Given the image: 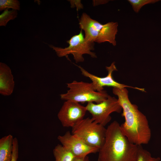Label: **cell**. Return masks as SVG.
<instances>
[{
	"label": "cell",
	"instance_id": "1",
	"mask_svg": "<svg viewBox=\"0 0 161 161\" xmlns=\"http://www.w3.org/2000/svg\"><path fill=\"white\" fill-rule=\"evenodd\" d=\"M139 145L130 142L114 121L106 128L104 143L99 151L98 161H136Z\"/></svg>",
	"mask_w": 161,
	"mask_h": 161
},
{
	"label": "cell",
	"instance_id": "2",
	"mask_svg": "<svg viewBox=\"0 0 161 161\" xmlns=\"http://www.w3.org/2000/svg\"><path fill=\"white\" fill-rule=\"evenodd\" d=\"M119 103L123 110L121 115L125 119L120 125L123 134L134 144H148L151 131L145 116L139 110L137 105L131 103L128 97L122 98Z\"/></svg>",
	"mask_w": 161,
	"mask_h": 161
},
{
	"label": "cell",
	"instance_id": "3",
	"mask_svg": "<svg viewBox=\"0 0 161 161\" xmlns=\"http://www.w3.org/2000/svg\"><path fill=\"white\" fill-rule=\"evenodd\" d=\"M79 21V27L84 31L85 38L87 41L98 43L108 42L114 46L116 45L117 22H111L102 24L86 13H82Z\"/></svg>",
	"mask_w": 161,
	"mask_h": 161
},
{
	"label": "cell",
	"instance_id": "4",
	"mask_svg": "<svg viewBox=\"0 0 161 161\" xmlns=\"http://www.w3.org/2000/svg\"><path fill=\"white\" fill-rule=\"evenodd\" d=\"M69 88L65 93L60 95L61 100L78 103H100L106 99L109 95L106 91L98 92L94 89L92 83L74 80L66 83Z\"/></svg>",
	"mask_w": 161,
	"mask_h": 161
},
{
	"label": "cell",
	"instance_id": "5",
	"mask_svg": "<svg viewBox=\"0 0 161 161\" xmlns=\"http://www.w3.org/2000/svg\"><path fill=\"white\" fill-rule=\"evenodd\" d=\"M91 118L83 119L72 128V133L82 139L87 144L99 150L105 141L106 129Z\"/></svg>",
	"mask_w": 161,
	"mask_h": 161
},
{
	"label": "cell",
	"instance_id": "6",
	"mask_svg": "<svg viewBox=\"0 0 161 161\" xmlns=\"http://www.w3.org/2000/svg\"><path fill=\"white\" fill-rule=\"evenodd\" d=\"M69 46L65 48L55 47L52 45H49V47L53 49L59 57L67 56L72 54L74 59L76 63L82 62L84 61L83 55L88 54L93 58H97L95 53L92 52L93 50L94 43L86 40L81 30L79 33L72 36L66 41Z\"/></svg>",
	"mask_w": 161,
	"mask_h": 161
},
{
	"label": "cell",
	"instance_id": "7",
	"mask_svg": "<svg viewBox=\"0 0 161 161\" xmlns=\"http://www.w3.org/2000/svg\"><path fill=\"white\" fill-rule=\"evenodd\" d=\"M85 106L87 111L91 114L93 120L104 126L111 120L110 115L112 113H120L122 110L117 99L109 95L100 103L89 102Z\"/></svg>",
	"mask_w": 161,
	"mask_h": 161
},
{
	"label": "cell",
	"instance_id": "8",
	"mask_svg": "<svg viewBox=\"0 0 161 161\" xmlns=\"http://www.w3.org/2000/svg\"><path fill=\"white\" fill-rule=\"evenodd\" d=\"M86 111V106L79 103L66 100L59 110L58 117L63 127L72 128L84 119Z\"/></svg>",
	"mask_w": 161,
	"mask_h": 161
},
{
	"label": "cell",
	"instance_id": "9",
	"mask_svg": "<svg viewBox=\"0 0 161 161\" xmlns=\"http://www.w3.org/2000/svg\"><path fill=\"white\" fill-rule=\"evenodd\" d=\"M75 65L77 66L80 69L81 74L83 76L89 78L92 80L91 83L93 87L94 90L96 91L101 92L103 90V87L107 86L120 89L129 87L136 89L142 92H145L144 88L133 87L120 83L116 81L112 76L113 72L117 70L115 66L114 62H112L110 66L106 67V69L108 72V74L106 76L103 77H99L92 74L80 66Z\"/></svg>",
	"mask_w": 161,
	"mask_h": 161
},
{
	"label": "cell",
	"instance_id": "10",
	"mask_svg": "<svg viewBox=\"0 0 161 161\" xmlns=\"http://www.w3.org/2000/svg\"><path fill=\"white\" fill-rule=\"evenodd\" d=\"M58 139L61 145L70 151L75 157L87 156L91 153L98 152L99 149L89 146L76 135L67 131L64 135H59Z\"/></svg>",
	"mask_w": 161,
	"mask_h": 161
},
{
	"label": "cell",
	"instance_id": "11",
	"mask_svg": "<svg viewBox=\"0 0 161 161\" xmlns=\"http://www.w3.org/2000/svg\"><path fill=\"white\" fill-rule=\"evenodd\" d=\"M15 82L10 67L6 64L0 63V93L5 96L11 95Z\"/></svg>",
	"mask_w": 161,
	"mask_h": 161
},
{
	"label": "cell",
	"instance_id": "12",
	"mask_svg": "<svg viewBox=\"0 0 161 161\" xmlns=\"http://www.w3.org/2000/svg\"><path fill=\"white\" fill-rule=\"evenodd\" d=\"M14 138L10 134L0 139V161H11Z\"/></svg>",
	"mask_w": 161,
	"mask_h": 161
},
{
	"label": "cell",
	"instance_id": "13",
	"mask_svg": "<svg viewBox=\"0 0 161 161\" xmlns=\"http://www.w3.org/2000/svg\"><path fill=\"white\" fill-rule=\"evenodd\" d=\"M53 153L55 161H72L75 157L70 151L60 144L55 146Z\"/></svg>",
	"mask_w": 161,
	"mask_h": 161
},
{
	"label": "cell",
	"instance_id": "14",
	"mask_svg": "<svg viewBox=\"0 0 161 161\" xmlns=\"http://www.w3.org/2000/svg\"><path fill=\"white\" fill-rule=\"evenodd\" d=\"M17 10L12 9L9 10L7 9L0 15V26H6L8 22L17 17Z\"/></svg>",
	"mask_w": 161,
	"mask_h": 161
},
{
	"label": "cell",
	"instance_id": "15",
	"mask_svg": "<svg viewBox=\"0 0 161 161\" xmlns=\"http://www.w3.org/2000/svg\"><path fill=\"white\" fill-rule=\"evenodd\" d=\"M159 157H153L150 153L143 148L141 145H139L136 161H160Z\"/></svg>",
	"mask_w": 161,
	"mask_h": 161
},
{
	"label": "cell",
	"instance_id": "16",
	"mask_svg": "<svg viewBox=\"0 0 161 161\" xmlns=\"http://www.w3.org/2000/svg\"><path fill=\"white\" fill-rule=\"evenodd\" d=\"M19 10L20 9V4L17 0H0V11H2L7 9Z\"/></svg>",
	"mask_w": 161,
	"mask_h": 161
},
{
	"label": "cell",
	"instance_id": "17",
	"mask_svg": "<svg viewBox=\"0 0 161 161\" xmlns=\"http://www.w3.org/2000/svg\"><path fill=\"white\" fill-rule=\"evenodd\" d=\"M127 1L132 6L134 11L138 13L141 8L144 5L150 4H154L159 0H128Z\"/></svg>",
	"mask_w": 161,
	"mask_h": 161
},
{
	"label": "cell",
	"instance_id": "18",
	"mask_svg": "<svg viewBox=\"0 0 161 161\" xmlns=\"http://www.w3.org/2000/svg\"><path fill=\"white\" fill-rule=\"evenodd\" d=\"M18 140L16 137L14 138L12 158L11 161H17L18 158Z\"/></svg>",
	"mask_w": 161,
	"mask_h": 161
},
{
	"label": "cell",
	"instance_id": "19",
	"mask_svg": "<svg viewBox=\"0 0 161 161\" xmlns=\"http://www.w3.org/2000/svg\"><path fill=\"white\" fill-rule=\"evenodd\" d=\"M72 161H90L87 156L75 157Z\"/></svg>",
	"mask_w": 161,
	"mask_h": 161
}]
</instances>
